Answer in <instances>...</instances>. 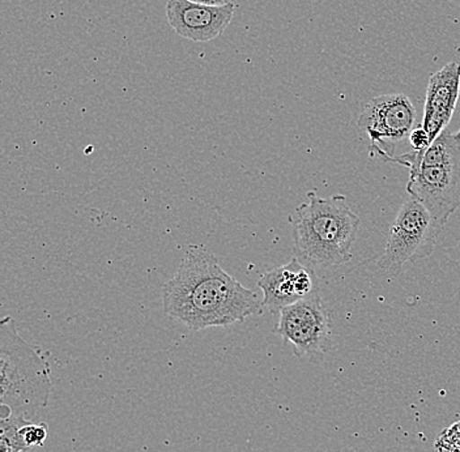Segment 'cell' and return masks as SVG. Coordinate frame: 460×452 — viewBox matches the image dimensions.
I'll return each instance as SVG.
<instances>
[{
  "instance_id": "1",
  "label": "cell",
  "mask_w": 460,
  "mask_h": 452,
  "mask_svg": "<svg viewBox=\"0 0 460 452\" xmlns=\"http://www.w3.org/2000/svg\"><path fill=\"white\" fill-rule=\"evenodd\" d=\"M166 315L191 331L229 327L263 314V301L221 267L199 244L186 250L177 272L163 288Z\"/></svg>"
},
{
  "instance_id": "2",
  "label": "cell",
  "mask_w": 460,
  "mask_h": 452,
  "mask_svg": "<svg viewBox=\"0 0 460 452\" xmlns=\"http://www.w3.org/2000/svg\"><path fill=\"white\" fill-rule=\"evenodd\" d=\"M307 198L309 201L300 204L290 217L296 256L312 269L348 263L361 226L358 216L344 195L321 198L310 191Z\"/></svg>"
},
{
  "instance_id": "3",
  "label": "cell",
  "mask_w": 460,
  "mask_h": 452,
  "mask_svg": "<svg viewBox=\"0 0 460 452\" xmlns=\"http://www.w3.org/2000/svg\"><path fill=\"white\" fill-rule=\"evenodd\" d=\"M50 368L17 332L13 316L0 322V419L31 421L50 399Z\"/></svg>"
},
{
  "instance_id": "4",
  "label": "cell",
  "mask_w": 460,
  "mask_h": 452,
  "mask_svg": "<svg viewBox=\"0 0 460 452\" xmlns=\"http://www.w3.org/2000/svg\"><path fill=\"white\" fill-rule=\"evenodd\" d=\"M444 226L424 204L415 198L408 199L390 227L386 249L378 261L379 269L396 276L405 264L429 258Z\"/></svg>"
},
{
  "instance_id": "5",
  "label": "cell",
  "mask_w": 460,
  "mask_h": 452,
  "mask_svg": "<svg viewBox=\"0 0 460 452\" xmlns=\"http://www.w3.org/2000/svg\"><path fill=\"white\" fill-rule=\"evenodd\" d=\"M273 332L292 345L298 357L316 359L332 345V314L316 292L280 310Z\"/></svg>"
},
{
  "instance_id": "6",
  "label": "cell",
  "mask_w": 460,
  "mask_h": 452,
  "mask_svg": "<svg viewBox=\"0 0 460 452\" xmlns=\"http://www.w3.org/2000/svg\"><path fill=\"white\" fill-rule=\"evenodd\" d=\"M416 120L412 100L402 93H391L370 100L358 125L369 137L370 152L391 161L395 157L396 146L416 129Z\"/></svg>"
},
{
  "instance_id": "7",
  "label": "cell",
  "mask_w": 460,
  "mask_h": 452,
  "mask_svg": "<svg viewBox=\"0 0 460 452\" xmlns=\"http://www.w3.org/2000/svg\"><path fill=\"white\" fill-rule=\"evenodd\" d=\"M407 191L427 207L428 211L447 223L450 216L460 208V165L420 166L412 165Z\"/></svg>"
},
{
  "instance_id": "8",
  "label": "cell",
  "mask_w": 460,
  "mask_h": 452,
  "mask_svg": "<svg viewBox=\"0 0 460 452\" xmlns=\"http://www.w3.org/2000/svg\"><path fill=\"white\" fill-rule=\"evenodd\" d=\"M258 288L263 293L264 309L280 313L284 307L319 292L314 269L293 258L284 266L275 267L261 276Z\"/></svg>"
},
{
  "instance_id": "9",
  "label": "cell",
  "mask_w": 460,
  "mask_h": 452,
  "mask_svg": "<svg viewBox=\"0 0 460 452\" xmlns=\"http://www.w3.org/2000/svg\"><path fill=\"white\" fill-rule=\"evenodd\" d=\"M234 3L209 7L190 0H168L166 16L175 33L194 42H209L228 28L234 16Z\"/></svg>"
},
{
  "instance_id": "10",
  "label": "cell",
  "mask_w": 460,
  "mask_h": 452,
  "mask_svg": "<svg viewBox=\"0 0 460 452\" xmlns=\"http://www.w3.org/2000/svg\"><path fill=\"white\" fill-rule=\"evenodd\" d=\"M460 94V65L450 62L434 72L428 84L421 128L431 143L450 125Z\"/></svg>"
},
{
  "instance_id": "11",
  "label": "cell",
  "mask_w": 460,
  "mask_h": 452,
  "mask_svg": "<svg viewBox=\"0 0 460 452\" xmlns=\"http://www.w3.org/2000/svg\"><path fill=\"white\" fill-rule=\"evenodd\" d=\"M391 161L405 166V168H410L412 165H460V140L456 139V135L447 128L424 151H412L402 155H395Z\"/></svg>"
},
{
  "instance_id": "12",
  "label": "cell",
  "mask_w": 460,
  "mask_h": 452,
  "mask_svg": "<svg viewBox=\"0 0 460 452\" xmlns=\"http://www.w3.org/2000/svg\"><path fill=\"white\" fill-rule=\"evenodd\" d=\"M22 421L25 420H17L13 417L0 419V452L27 451L17 439V429Z\"/></svg>"
},
{
  "instance_id": "13",
  "label": "cell",
  "mask_w": 460,
  "mask_h": 452,
  "mask_svg": "<svg viewBox=\"0 0 460 452\" xmlns=\"http://www.w3.org/2000/svg\"><path fill=\"white\" fill-rule=\"evenodd\" d=\"M48 439V428L46 424H33L31 421L20 422L17 429V439L20 445L27 450L31 448H40Z\"/></svg>"
},
{
  "instance_id": "14",
  "label": "cell",
  "mask_w": 460,
  "mask_h": 452,
  "mask_svg": "<svg viewBox=\"0 0 460 452\" xmlns=\"http://www.w3.org/2000/svg\"><path fill=\"white\" fill-rule=\"evenodd\" d=\"M438 452H460V421L445 429L436 440Z\"/></svg>"
},
{
  "instance_id": "15",
  "label": "cell",
  "mask_w": 460,
  "mask_h": 452,
  "mask_svg": "<svg viewBox=\"0 0 460 452\" xmlns=\"http://www.w3.org/2000/svg\"><path fill=\"white\" fill-rule=\"evenodd\" d=\"M408 139H410L413 151H424V149H427L431 144L429 134H428L421 126L413 129Z\"/></svg>"
},
{
  "instance_id": "16",
  "label": "cell",
  "mask_w": 460,
  "mask_h": 452,
  "mask_svg": "<svg viewBox=\"0 0 460 452\" xmlns=\"http://www.w3.org/2000/svg\"><path fill=\"white\" fill-rule=\"evenodd\" d=\"M192 3H198V4L209 5V7H224L233 3L232 0H190Z\"/></svg>"
},
{
  "instance_id": "17",
  "label": "cell",
  "mask_w": 460,
  "mask_h": 452,
  "mask_svg": "<svg viewBox=\"0 0 460 452\" xmlns=\"http://www.w3.org/2000/svg\"><path fill=\"white\" fill-rule=\"evenodd\" d=\"M456 139L460 140V129L458 132H456Z\"/></svg>"
}]
</instances>
